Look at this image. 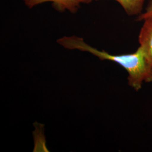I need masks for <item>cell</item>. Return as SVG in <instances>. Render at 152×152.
I'll use <instances>...</instances> for the list:
<instances>
[{"label": "cell", "instance_id": "1", "mask_svg": "<svg viewBox=\"0 0 152 152\" xmlns=\"http://www.w3.org/2000/svg\"><path fill=\"white\" fill-rule=\"evenodd\" d=\"M57 42L66 49L88 52L101 60H109L118 64L127 72L129 85L136 91L141 89L144 82H152V66L139 47L132 54L112 55L92 48L86 44L83 38L75 36L62 37L58 39Z\"/></svg>", "mask_w": 152, "mask_h": 152}, {"label": "cell", "instance_id": "2", "mask_svg": "<svg viewBox=\"0 0 152 152\" xmlns=\"http://www.w3.org/2000/svg\"><path fill=\"white\" fill-rule=\"evenodd\" d=\"M144 22L138 37L139 48L152 66V16L147 18Z\"/></svg>", "mask_w": 152, "mask_h": 152}, {"label": "cell", "instance_id": "3", "mask_svg": "<svg viewBox=\"0 0 152 152\" xmlns=\"http://www.w3.org/2000/svg\"><path fill=\"white\" fill-rule=\"evenodd\" d=\"M25 4L29 9L45 2H52L53 6L56 10L63 11L68 10L75 14L79 9L80 4H89L92 0H24Z\"/></svg>", "mask_w": 152, "mask_h": 152}, {"label": "cell", "instance_id": "4", "mask_svg": "<svg viewBox=\"0 0 152 152\" xmlns=\"http://www.w3.org/2000/svg\"><path fill=\"white\" fill-rule=\"evenodd\" d=\"M99 1V0H96ZM122 6L129 15H139L141 14L145 0H114Z\"/></svg>", "mask_w": 152, "mask_h": 152}, {"label": "cell", "instance_id": "5", "mask_svg": "<svg viewBox=\"0 0 152 152\" xmlns=\"http://www.w3.org/2000/svg\"><path fill=\"white\" fill-rule=\"evenodd\" d=\"M151 16H152V0H150L145 9V11L144 13H141L138 16L137 20H144L147 18Z\"/></svg>", "mask_w": 152, "mask_h": 152}]
</instances>
